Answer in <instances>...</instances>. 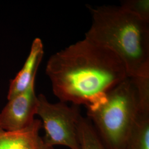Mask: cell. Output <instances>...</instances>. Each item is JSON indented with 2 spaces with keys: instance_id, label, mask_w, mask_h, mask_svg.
Here are the masks:
<instances>
[{
  "instance_id": "8992f818",
  "label": "cell",
  "mask_w": 149,
  "mask_h": 149,
  "mask_svg": "<svg viewBox=\"0 0 149 149\" xmlns=\"http://www.w3.org/2000/svg\"><path fill=\"white\" fill-rule=\"evenodd\" d=\"M42 128V121L38 119L18 131H6L0 127V149H54L40 136Z\"/></svg>"
},
{
  "instance_id": "52a82bcc",
  "label": "cell",
  "mask_w": 149,
  "mask_h": 149,
  "mask_svg": "<svg viewBox=\"0 0 149 149\" xmlns=\"http://www.w3.org/2000/svg\"><path fill=\"white\" fill-rule=\"evenodd\" d=\"M44 55L42 40L37 38L32 42L31 50L22 69L12 80L7 94L8 100L24 91L36 80L38 69Z\"/></svg>"
},
{
  "instance_id": "3957f363",
  "label": "cell",
  "mask_w": 149,
  "mask_h": 149,
  "mask_svg": "<svg viewBox=\"0 0 149 149\" xmlns=\"http://www.w3.org/2000/svg\"><path fill=\"white\" fill-rule=\"evenodd\" d=\"M92 123L107 149H124L138 116L136 91L128 77L108 92L104 99L86 107Z\"/></svg>"
},
{
  "instance_id": "5b68a950",
  "label": "cell",
  "mask_w": 149,
  "mask_h": 149,
  "mask_svg": "<svg viewBox=\"0 0 149 149\" xmlns=\"http://www.w3.org/2000/svg\"><path fill=\"white\" fill-rule=\"evenodd\" d=\"M35 80L24 91L8 100L0 113V127L6 131L22 130L31 125L37 115L38 98Z\"/></svg>"
},
{
  "instance_id": "277c9868",
  "label": "cell",
  "mask_w": 149,
  "mask_h": 149,
  "mask_svg": "<svg viewBox=\"0 0 149 149\" xmlns=\"http://www.w3.org/2000/svg\"><path fill=\"white\" fill-rule=\"evenodd\" d=\"M38 98L37 115L42 119L45 143L53 147L61 145L70 149H81L77 125L82 115L79 106H68L60 101L53 103L43 94L39 95Z\"/></svg>"
},
{
  "instance_id": "8fae6325",
  "label": "cell",
  "mask_w": 149,
  "mask_h": 149,
  "mask_svg": "<svg viewBox=\"0 0 149 149\" xmlns=\"http://www.w3.org/2000/svg\"><path fill=\"white\" fill-rule=\"evenodd\" d=\"M120 7L145 21L149 22V0H124Z\"/></svg>"
},
{
  "instance_id": "7a4b0ae2",
  "label": "cell",
  "mask_w": 149,
  "mask_h": 149,
  "mask_svg": "<svg viewBox=\"0 0 149 149\" xmlns=\"http://www.w3.org/2000/svg\"><path fill=\"white\" fill-rule=\"evenodd\" d=\"M88 8L92 24L86 38L115 54L129 77L149 76V22L120 6Z\"/></svg>"
},
{
  "instance_id": "9c48e42d",
  "label": "cell",
  "mask_w": 149,
  "mask_h": 149,
  "mask_svg": "<svg viewBox=\"0 0 149 149\" xmlns=\"http://www.w3.org/2000/svg\"><path fill=\"white\" fill-rule=\"evenodd\" d=\"M77 135L81 149H107L90 120L82 116L78 123Z\"/></svg>"
},
{
  "instance_id": "30bf717a",
  "label": "cell",
  "mask_w": 149,
  "mask_h": 149,
  "mask_svg": "<svg viewBox=\"0 0 149 149\" xmlns=\"http://www.w3.org/2000/svg\"><path fill=\"white\" fill-rule=\"evenodd\" d=\"M131 79L136 91L139 111L141 113H149V76Z\"/></svg>"
},
{
  "instance_id": "6da1fadb",
  "label": "cell",
  "mask_w": 149,
  "mask_h": 149,
  "mask_svg": "<svg viewBox=\"0 0 149 149\" xmlns=\"http://www.w3.org/2000/svg\"><path fill=\"white\" fill-rule=\"evenodd\" d=\"M45 72L60 101L86 107L129 77L115 54L86 38L52 55Z\"/></svg>"
},
{
  "instance_id": "ba28073f",
  "label": "cell",
  "mask_w": 149,
  "mask_h": 149,
  "mask_svg": "<svg viewBox=\"0 0 149 149\" xmlns=\"http://www.w3.org/2000/svg\"><path fill=\"white\" fill-rule=\"evenodd\" d=\"M124 149H149V113L139 111Z\"/></svg>"
}]
</instances>
